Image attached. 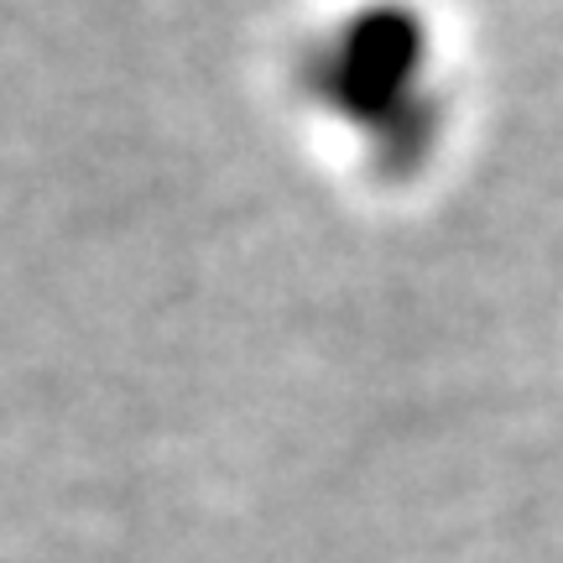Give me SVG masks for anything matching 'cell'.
Instances as JSON below:
<instances>
[]
</instances>
